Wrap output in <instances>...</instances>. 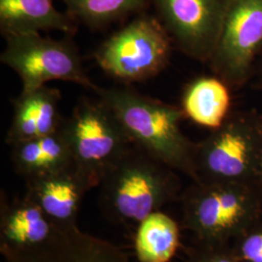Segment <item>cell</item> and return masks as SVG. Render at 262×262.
<instances>
[{"mask_svg":"<svg viewBox=\"0 0 262 262\" xmlns=\"http://www.w3.org/2000/svg\"><path fill=\"white\" fill-rule=\"evenodd\" d=\"M94 92L112 110L133 145L191 182H198L197 143L181 128L186 117L180 106L144 95L129 84L98 86Z\"/></svg>","mask_w":262,"mask_h":262,"instance_id":"6da1fadb","label":"cell"},{"mask_svg":"<svg viewBox=\"0 0 262 262\" xmlns=\"http://www.w3.org/2000/svg\"><path fill=\"white\" fill-rule=\"evenodd\" d=\"M178 172L132 145L100 183L99 205L114 224L136 225L181 197Z\"/></svg>","mask_w":262,"mask_h":262,"instance_id":"7a4b0ae2","label":"cell"},{"mask_svg":"<svg viewBox=\"0 0 262 262\" xmlns=\"http://www.w3.org/2000/svg\"><path fill=\"white\" fill-rule=\"evenodd\" d=\"M180 199L182 224L196 243L232 244L262 216V189L254 184L192 182Z\"/></svg>","mask_w":262,"mask_h":262,"instance_id":"3957f363","label":"cell"},{"mask_svg":"<svg viewBox=\"0 0 262 262\" xmlns=\"http://www.w3.org/2000/svg\"><path fill=\"white\" fill-rule=\"evenodd\" d=\"M173 46L159 19L145 12L107 38L94 56L104 72L122 84H130L162 72L169 64Z\"/></svg>","mask_w":262,"mask_h":262,"instance_id":"277c9868","label":"cell"},{"mask_svg":"<svg viewBox=\"0 0 262 262\" xmlns=\"http://www.w3.org/2000/svg\"><path fill=\"white\" fill-rule=\"evenodd\" d=\"M61 129L78 172L92 187H99L105 174L133 145L112 110L99 98H83Z\"/></svg>","mask_w":262,"mask_h":262,"instance_id":"5b68a950","label":"cell"},{"mask_svg":"<svg viewBox=\"0 0 262 262\" xmlns=\"http://www.w3.org/2000/svg\"><path fill=\"white\" fill-rule=\"evenodd\" d=\"M5 40L0 61L18 74L23 93L35 91L55 80L80 84L94 92L98 88L86 75L70 35L56 40L36 32L11 35Z\"/></svg>","mask_w":262,"mask_h":262,"instance_id":"8992f818","label":"cell"},{"mask_svg":"<svg viewBox=\"0 0 262 262\" xmlns=\"http://www.w3.org/2000/svg\"><path fill=\"white\" fill-rule=\"evenodd\" d=\"M259 115L253 110L232 112L222 126L210 131L205 139L197 143L198 182L256 185Z\"/></svg>","mask_w":262,"mask_h":262,"instance_id":"52a82bcc","label":"cell"},{"mask_svg":"<svg viewBox=\"0 0 262 262\" xmlns=\"http://www.w3.org/2000/svg\"><path fill=\"white\" fill-rule=\"evenodd\" d=\"M261 54L262 0H230L208 62L213 74L240 90L253 78Z\"/></svg>","mask_w":262,"mask_h":262,"instance_id":"ba28073f","label":"cell"},{"mask_svg":"<svg viewBox=\"0 0 262 262\" xmlns=\"http://www.w3.org/2000/svg\"><path fill=\"white\" fill-rule=\"evenodd\" d=\"M156 17L180 52L209 62L225 23L230 0H150Z\"/></svg>","mask_w":262,"mask_h":262,"instance_id":"9c48e42d","label":"cell"},{"mask_svg":"<svg viewBox=\"0 0 262 262\" xmlns=\"http://www.w3.org/2000/svg\"><path fill=\"white\" fill-rule=\"evenodd\" d=\"M6 262H132L116 245L83 232L78 225L56 227L46 242L28 249L0 246Z\"/></svg>","mask_w":262,"mask_h":262,"instance_id":"30bf717a","label":"cell"},{"mask_svg":"<svg viewBox=\"0 0 262 262\" xmlns=\"http://www.w3.org/2000/svg\"><path fill=\"white\" fill-rule=\"evenodd\" d=\"M26 182L25 195L39 205L56 227L77 225L84 194L93 189L75 166Z\"/></svg>","mask_w":262,"mask_h":262,"instance_id":"8fae6325","label":"cell"},{"mask_svg":"<svg viewBox=\"0 0 262 262\" xmlns=\"http://www.w3.org/2000/svg\"><path fill=\"white\" fill-rule=\"evenodd\" d=\"M61 94L56 88L44 85L23 93L13 101L14 114L6 135V144L47 136L58 130L64 118L59 113Z\"/></svg>","mask_w":262,"mask_h":262,"instance_id":"7c38bea8","label":"cell"},{"mask_svg":"<svg viewBox=\"0 0 262 262\" xmlns=\"http://www.w3.org/2000/svg\"><path fill=\"white\" fill-rule=\"evenodd\" d=\"M56 225L35 202L25 196L9 202L5 192L0 199V246L28 249L46 242Z\"/></svg>","mask_w":262,"mask_h":262,"instance_id":"4fadbf2b","label":"cell"},{"mask_svg":"<svg viewBox=\"0 0 262 262\" xmlns=\"http://www.w3.org/2000/svg\"><path fill=\"white\" fill-rule=\"evenodd\" d=\"M78 24L55 8L53 0H0V31L3 37L57 30L73 36Z\"/></svg>","mask_w":262,"mask_h":262,"instance_id":"5bb4252c","label":"cell"},{"mask_svg":"<svg viewBox=\"0 0 262 262\" xmlns=\"http://www.w3.org/2000/svg\"><path fill=\"white\" fill-rule=\"evenodd\" d=\"M232 91L216 75L201 76L186 85L180 107L186 119L203 128L215 130L232 114Z\"/></svg>","mask_w":262,"mask_h":262,"instance_id":"9a60e30c","label":"cell"},{"mask_svg":"<svg viewBox=\"0 0 262 262\" xmlns=\"http://www.w3.org/2000/svg\"><path fill=\"white\" fill-rule=\"evenodd\" d=\"M11 159L16 172L26 180L74 166L72 154L61 126L47 136L12 146Z\"/></svg>","mask_w":262,"mask_h":262,"instance_id":"2e32d148","label":"cell"},{"mask_svg":"<svg viewBox=\"0 0 262 262\" xmlns=\"http://www.w3.org/2000/svg\"><path fill=\"white\" fill-rule=\"evenodd\" d=\"M180 247L179 225L172 217L156 212L138 226L135 249L140 262H169Z\"/></svg>","mask_w":262,"mask_h":262,"instance_id":"e0dca14e","label":"cell"},{"mask_svg":"<svg viewBox=\"0 0 262 262\" xmlns=\"http://www.w3.org/2000/svg\"><path fill=\"white\" fill-rule=\"evenodd\" d=\"M78 25L100 30L116 21L147 12L150 0H62Z\"/></svg>","mask_w":262,"mask_h":262,"instance_id":"ac0fdd59","label":"cell"},{"mask_svg":"<svg viewBox=\"0 0 262 262\" xmlns=\"http://www.w3.org/2000/svg\"><path fill=\"white\" fill-rule=\"evenodd\" d=\"M241 262H262V216L247 227L232 242Z\"/></svg>","mask_w":262,"mask_h":262,"instance_id":"d6986e66","label":"cell"},{"mask_svg":"<svg viewBox=\"0 0 262 262\" xmlns=\"http://www.w3.org/2000/svg\"><path fill=\"white\" fill-rule=\"evenodd\" d=\"M187 262H241L231 244L193 242L187 249Z\"/></svg>","mask_w":262,"mask_h":262,"instance_id":"ffe728a7","label":"cell"},{"mask_svg":"<svg viewBox=\"0 0 262 262\" xmlns=\"http://www.w3.org/2000/svg\"><path fill=\"white\" fill-rule=\"evenodd\" d=\"M259 138L255 161V183L262 189V114L259 115Z\"/></svg>","mask_w":262,"mask_h":262,"instance_id":"44dd1931","label":"cell"},{"mask_svg":"<svg viewBox=\"0 0 262 262\" xmlns=\"http://www.w3.org/2000/svg\"><path fill=\"white\" fill-rule=\"evenodd\" d=\"M254 74L258 75V83L262 85V54L259 60H258V63L256 66V69H255Z\"/></svg>","mask_w":262,"mask_h":262,"instance_id":"7402d4cb","label":"cell"}]
</instances>
